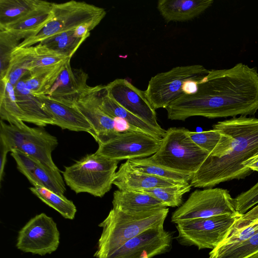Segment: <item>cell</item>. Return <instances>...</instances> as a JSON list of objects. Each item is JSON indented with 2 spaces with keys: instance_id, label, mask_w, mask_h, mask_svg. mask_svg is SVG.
<instances>
[{
  "instance_id": "1",
  "label": "cell",
  "mask_w": 258,
  "mask_h": 258,
  "mask_svg": "<svg viewBox=\"0 0 258 258\" xmlns=\"http://www.w3.org/2000/svg\"><path fill=\"white\" fill-rule=\"evenodd\" d=\"M166 109L172 120L253 115L258 110L257 70L239 62L230 68L209 70L195 93L181 96Z\"/></svg>"
},
{
  "instance_id": "2",
  "label": "cell",
  "mask_w": 258,
  "mask_h": 258,
  "mask_svg": "<svg viewBox=\"0 0 258 258\" xmlns=\"http://www.w3.org/2000/svg\"><path fill=\"white\" fill-rule=\"evenodd\" d=\"M213 129L226 131L233 138L229 150L219 158L209 156L190 181L191 186L212 188L222 182L244 179L253 171L244 164L258 155V118L239 116L220 121Z\"/></svg>"
},
{
  "instance_id": "3",
  "label": "cell",
  "mask_w": 258,
  "mask_h": 258,
  "mask_svg": "<svg viewBox=\"0 0 258 258\" xmlns=\"http://www.w3.org/2000/svg\"><path fill=\"white\" fill-rule=\"evenodd\" d=\"M168 213L167 207L136 213L112 208L98 225L102 228V231L94 256L106 258L144 231L164 226Z\"/></svg>"
},
{
  "instance_id": "4",
  "label": "cell",
  "mask_w": 258,
  "mask_h": 258,
  "mask_svg": "<svg viewBox=\"0 0 258 258\" xmlns=\"http://www.w3.org/2000/svg\"><path fill=\"white\" fill-rule=\"evenodd\" d=\"M119 162L94 153L66 167L62 173L66 184L76 194L101 198L111 188Z\"/></svg>"
},
{
  "instance_id": "5",
  "label": "cell",
  "mask_w": 258,
  "mask_h": 258,
  "mask_svg": "<svg viewBox=\"0 0 258 258\" xmlns=\"http://www.w3.org/2000/svg\"><path fill=\"white\" fill-rule=\"evenodd\" d=\"M183 127H170L159 149L150 156L156 164L178 172L194 174L209 154L195 143Z\"/></svg>"
},
{
  "instance_id": "6",
  "label": "cell",
  "mask_w": 258,
  "mask_h": 258,
  "mask_svg": "<svg viewBox=\"0 0 258 258\" xmlns=\"http://www.w3.org/2000/svg\"><path fill=\"white\" fill-rule=\"evenodd\" d=\"M53 12L52 19L38 34L23 40L17 47L33 46L56 34L74 31L84 23L92 22L100 23L106 15L105 10L102 8L76 1L54 3Z\"/></svg>"
},
{
  "instance_id": "7",
  "label": "cell",
  "mask_w": 258,
  "mask_h": 258,
  "mask_svg": "<svg viewBox=\"0 0 258 258\" xmlns=\"http://www.w3.org/2000/svg\"><path fill=\"white\" fill-rule=\"evenodd\" d=\"M222 215H241L236 210L235 199L221 188L197 189L172 214L174 223Z\"/></svg>"
},
{
  "instance_id": "8",
  "label": "cell",
  "mask_w": 258,
  "mask_h": 258,
  "mask_svg": "<svg viewBox=\"0 0 258 258\" xmlns=\"http://www.w3.org/2000/svg\"><path fill=\"white\" fill-rule=\"evenodd\" d=\"M242 215H222L176 224V239L183 246L213 249L226 237Z\"/></svg>"
},
{
  "instance_id": "9",
  "label": "cell",
  "mask_w": 258,
  "mask_h": 258,
  "mask_svg": "<svg viewBox=\"0 0 258 258\" xmlns=\"http://www.w3.org/2000/svg\"><path fill=\"white\" fill-rule=\"evenodd\" d=\"M209 70L201 64L178 66L152 77L145 90L146 96L156 110L165 108L184 95L185 85L189 81L206 76Z\"/></svg>"
},
{
  "instance_id": "10",
  "label": "cell",
  "mask_w": 258,
  "mask_h": 258,
  "mask_svg": "<svg viewBox=\"0 0 258 258\" xmlns=\"http://www.w3.org/2000/svg\"><path fill=\"white\" fill-rule=\"evenodd\" d=\"M162 139L142 132L129 130L99 144L95 153L119 161L148 157L157 152Z\"/></svg>"
},
{
  "instance_id": "11",
  "label": "cell",
  "mask_w": 258,
  "mask_h": 258,
  "mask_svg": "<svg viewBox=\"0 0 258 258\" xmlns=\"http://www.w3.org/2000/svg\"><path fill=\"white\" fill-rule=\"evenodd\" d=\"M59 244L56 223L42 213L31 218L19 231L16 247L24 252L44 255L55 251Z\"/></svg>"
},
{
  "instance_id": "12",
  "label": "cell",
  "mask_w": 258,
  "mask_h": 258,
  "mask_svg": "<svg viewBox=\"0 0 258 258\" xmlns=\"http://www.w3.org/2000/svg\"><path fill=\"white\" fill-rule=\"evenodd\" d=\"M173 234L164 226L147 229L106 258H153L171 250Z\"/></svg>"
},
{
  "instance_id": "13",
  "label": "cell",
  "mask_w": 258,
  "mask_h": 258,
  "mask_svg": "<svg viewBox=\"0 0 258 258\" xmlns=\"http://www.w3.org/2000/svg\"><path fill=\"white\" fill-rule=\"evenodd\" d=\"M106 86L109 95L121 106L155 128L164 130L158 123L156 112L145 91L124 79H115Z\"/></svg>"
},
{
  "instance_id": "14",
  "label": "cell",
  "mask_w": 258,
  "mask_h": 258,
  "mask_svg": "<svg viewBox=\"0 0 258 258\" xmlns=\"http://www.w3.org/2000/svg\"><path fill=\"white\" fill-rule=\"evenodd\" d=\"M68 59L70 58L50 50L40 43L29 47H17L11 54L7 72L26 75Z\"/></svg>"
},
{
  "instance_id": "15",
  "label": "cell",
  "mask_w": 258,
  "mask_h": 258,
  "mask_svg": "<svg viewBox=\"0 0 258 258\" xmlns=\"http://www.w3.org/2000/svg\"><path fill=\"white\" fill-rule=\"evenodd\" d=\"M87 119L94 133L95 140L99 144L104 143L123 131L118 127V119L113 118L104 112L98 106L89 87L74 105Z\"/></svg>"
},
{
  "instance_id": "16",
  "label": "cell",
  "mask_w": 258,
  "mask_h": 258,
  "mask_svg": "<svg viewBox=\"0 0 258 258\" xmlns=\"http://www.w3.org/2000/svg\"><path fill=\"white\" fill-rule=\"evenodd\" d=\"M70 60L66 62L47 96L60 103L74 106L90 86L87 84V74L81 69L72 68Z\"/></svg>"
},
{
  "instance_id": "17",
  "label": "cell",
  "mask_w": 258,
  "mask_h": 258,
  "mask_svg": "<svg viewBox=\"0 0 258 258\" xmlns=\"http://www.w3.org/2000/svg\"><path fill=\"white\" fill-rule=\"evenodd\" d=\"M92 90L99 108L110 117L123 121L133 130L160 139L164 137L166 130L155 128L123 108L109 95L106 85L92 87Z\"/></svg>"
},
{
  "instance_id": "18",
  "label": "cell",
  "mask_w": 258,
  "mask_h": 258,
  "mask_svg": "<svg viewBox=\"0 0 258 258\" xmlns=\"http://www.w3.org/2000/svg\"><path fill=\"white\" fill-rule=\"evenodd\" d=\"M56 125L63 130L85 132L94 138V130L87 119L75 106L57 101L47 95L37 96Z\"/></svg>"
},
{
  "instance_id": "19",
  "label": "cell",
  "mask_w": 258,
  "mask_h": 258,
  "mask_svg": "<svg viewBox=\"0 0 258 258\" xmlns=\"http://www.w3.org/2000/svg\"><path fill=\"white\" fill-rule=\"evenodd\" d=\"M186 182L158 177L136 170L126 160L116 172L112 184L121 190L141 191L158 187L175 185Z\"/></svg>"
},
{
  "instance_id": "20",
  "label": "cell",
  "mask_w": 258,
  "mask_h": 258,
  "mask_svg": "<svg viewBox=\"0 0 258 258\" xmlns=\"http://www.w3.org/2000/svg\"><path fill=\"white\" fill-rule=\"evenodd\" d=\"M57 138L44 129L29 127L20 150L39 163L53 169H58L52 158V152L57 147Z\"/></svg>"
},
{
  "instance_id": "21",
  "label": "cell",
  "mask_w": 258,
  "mask_h": 258,
  "mask_svg": "<svg viewBox=\"0 0 258 258\" xmlns=\"http://www.w3.org/2000/svg\"><path fill=\"white\" fill-rule=\"evenodd\" d=\"M213 3V0H159L157 9L167 22H184L202 14Z\"/></svg>"
},
{
  "instance_id": "22",
  "label": "cell",
  "mask_w": 258,
  "mask_h": 258,
  "mask_svg": "<svg viewBox=\"0 0 258 258\" xmlns=\"http://www.w3.org/2000/svg\"><path fill=\"white\" fill-rule=\"evenodd\" d=\"M18 104L22 112L23 121L39 126L53 125V120L37 96L27 88L24 78L15 86Z\"/></svg>"
},
{
  "instance_id": "23",
  "label": "cell",
  "mask_w": 258,
  "mask_h": 258,
  "mask_svg": "<svg viewBox=\"0 0 258 258\" xmlns=\"http://www.w3.org/2000/svg\"><path fill=\"white\" fill-rule=\"evenodd\" d=\"M54 3H43L22 20L0 31H6L19 40L25 39L38 34L53 17Z\"/></svg>"
},
{
  "instance_id": "24",
  "label": "cell",
  "mask_w": 258,
  "mask_h": 258,
  "mask_svg": "<svg viewBox=\"0 0 258 258\" xmlns=\"http://www.w3.org/2000/svg\"><path fill=\"white\" fill-rule=\"evenodd\" d=\"M113 209L125 213H136L166 207L160 201L141 191H114Z\"/></svg>"
},
{
  "instance_id": "25",
  "label": "cell",
  "mask_w": 258,
  "mask_h": 258,
  "mask_svg": "<svg viewBox=\"0 0 258 258\" xmlns=\"http://www.w3.org/2000/svg\"><path fill=\"white\" fill-rule=\"evenodd\" d=\"M187 134L192 141L207 152L209 156L219 158L230 149L233 138L226 131L212 129L201 132L187 130Z\"/></svg>"
},
{
  "instance_id": "26",
  "label": "cell",
  "mask_w": 258,
  "mask_h": 258,
  "mask_svg": "<svg viewBox=\"0 0 258 258\" xmlns=\"http://www.w3.org/2000/svg\"><path fill=\"white\" fill-rule=\"evenodd\" d=\"M42 0H0V30L22 20L42 5Z\"/></svg>"
},
{
  "instance_id": "27",
  "label": "cell",
  "mask_w": 258,
  "mask_h": 258,
  "mask_svg": "<svg viewBox=\"0 0 258 258\" xmlns=\"http://www.w3.org/2000/svg\"><path fill=\"white\" fill-rule=\"evenodd\" d=\"M68 59L25 76L24 80L27 88L36 96L47 95Z\"/></svg>"
},
{
  "instance_id": "28",
  "label": "cell",
  "mask_w": 258,
  "mask_h": 258,
  "mask_svg": "<svg viewBox=\"0 0 258 258\" xmlns=\"http://www.w3.org/2000/svg\"><path fill=\"white\" fill-rule=\"evenodd\" d=\"M0 84L1 120L12 124H23V114L17 103L15 87L4 79H1Z\"/></svg>"
},
{
  "instance_id": "29",
  "label": "cell",
  "mask_w": 258,
  "mask_h": 258,
  "mask_svg": "<svg viewBox=\"0 0 258 258\" xmlns=\"http://www.w3.org/2000/svg\"><path fill=\"white\" fill-rule=\"evenodd\" d=\"M128 161L133 168L136 170L162 178L180 182H189L193 175L173 171L158 165L153 161L150 156Z\"/></svg>"
},
{
  "instance_id": "30",
  "label": "cell",
  "mask_w": 258,
  "mask_h": 258,
  "mask_svg": "<svg viewBox=\"0 0 258 258\" xmlns=\"http://www.w3.org/2000/svg\"><path fill=\"white\" fill-rule=\"evenodd\" d=\"M31 191L48 206L58 212L63 218L73 220L77 212L74 203L64 196L55 193L45 187L33 186Z\"/></svg>"
},
{
  "instance_id": "31",
  "label": "cell",
  "mask_w": 258,
  "mask_h": 258,
  "mask_svg": "<svg viewBox=\"0 0 258 258\" xmlns=\"http://www.w3.org/2000/svg\"><path fill=\"white\" fill-rule=\"evenodd\" d=\"M85 39L74 35V31L66 32L50 37L40 42L50 50L71 58Z\"/></svg>"
},
{
  "instance_id": "32",
  "label": "cell",
  "mask_w": 258,
  "mask_h": 258,
  "mask_svg": "<svg viewBox=\"0 0 258 258\" xmlns=\"http://www.w3.org/2000/svg\"><path fill=\"white\" fill-rule=\"evenodd\" d=\"M258 252V231L236 245L217 246L209 252V258H248Z\"/></svg>"
},
{
  "instance_id": "33",
  "label": "cell",
  "mask_w": 258,
  "mask_h": 258,
  "mask_svg": "<svg viewBox=\"0 0 258 258\" xmlns=\"http://www.w3.org/2000/svg\"><path fill=\"white\" fill-rule=\"evenodd\" d=\"M191 186L189 182L169 186L158 187L141 190L160 201L166 207H180L183 203V196L189 192Z\"/></svg>"
},
{
  "instance_id": "34",
  "label": "cell",
  "mask_w": 258,
  "mask_h": 258,
  "mask_svg": "<svg viewBox=\"0 0 258 258\" xmlns=\"http://www.w3.org/2000/svg\"><path fill=\"white\" fill-rule=\"evenodd\" d=\"M34 174L40 186L64 196L66 191L65 181L59 169H53L38 163Z\"/></svg>"
},
{
  "instance_id": "35",
  "label": "cell",
  "mask_w": 258,
  "mask_h": 258,
  "mask_svg": "<svg viewBox=\"0 0 258 258\" xmlns=\"http://www.w3.org/2000/svg\"><path fill=\"white\" fill-rule=\"evenodd\" d=\"M29 126L25 123L22 125L7 124L1 120L0 142L3 143L10 152L20 150L25 140Z\"/></svg>"
},
{
  "instance_id": "36",
  "label": "cell",
  "mask_w": 258,
  "mask_h": 258,
  "mask_svg": "<svg viewBox=\"0 0 258 258\" xmlns=\"http://www.w3.org/2000/svg\"><path fill=\"white\" fill-rule=\"evenodd\" d=\"M20 40L6 31H0V74L3 78L7 72L13 51L19 44Z\"/></svg>"
},
{
  "instance_id": "37",
  "label": "cell",
  "mask_w": 258,
  "mask_h": 258,
  "mask_svg": "<svg viewBox=\"0 0 258 258\" xmlns=\"http://www.w3.org/2000/svg\"><path fill=\"white\" fill-rule=\"evenodd\" d=\"M11 154L16 162L19 171L26 176L33 186H40L34 174L39 162L18 149L13 150Z\"/></svg>"
},
{
  "instance_id": "38",
  "label": "cell",
  "mask_w": 258,
  "mask_h": 258,
  "mask_svg": "<svg viewBox=\"0 0 258 258\" xmlns=\"http://www.w3.org/2000/svg\"><path fill=\"white\" fill-rule=\"evenodd\" d=\"M257 231L258 218L243 228L231 229L225 239L217 246L226 247L236 245L248 239Z\"/></svg>"
},
{
  "instance_id": "39",
  "label": "cell",
  "mask_w": 258,
  "mask_h": 258,
  "mask_svg": "<svg viewBox=\"0 0 258 258\" xmlns=\"http://www.w3.org/2000/svg\"><path fill=\"white\" fill-rule=\"evenodd\" d=\"M235 199L237 212L242 215L258 205V181L248 190Z\"/></svg>"
},
{
  "instance_id": "40",
  "label": "cell",
  "mask_w": 258,
  "mask_h": 258,
  "mask_svg": "<svg viewBox=\"0 0 258 258\" xmlns=\"http://www.w3.org/2000/svg\"><path fill=\"white\" fill-rule=\"evenodd\" d=\"M257 218H258V205L242 215L238 219L231 229H236L243 228Z\"/></svg>"
},
{
  "instance_id": "41",
  "label": "cell",
  "mask_w": 258,
  "mask_h": 258,
  "mask_svg": "<svg viewBox=\"0 0 258 258\" xmlns=\"http://www.w3.org/2000/svg\"><path fill=\"white\" fill-rule=\"evenodd\" d=\"M0 180H3L4 169L7 160V155L10 152L8 148L2 142H0Z\"/></svg>"
},
{
  "instance_id": "42",
  "label": "cell",
  "mask_w": 258,
  "mask_h": 258,
  "mask_svg": "<svg viewBox=\"0 0 258 258\" xmlns=\"http://www.w3.org/2000/svg\"><path fill=\"white\" fill-rule=\"evenodd\" d=\"M244 165L252 171L258 172V155L246 161Z\"/></svg>"
},
{
  "instance_id": "43",
  "label": "cell",
  "mask_w": 258,
  "mask_h": 258,
  "mask_svg": "<svg viewBox=\"0 0 258 258\" xmlns=\"http://www.w3.org/2000/svg\"><path fill=\"white\" fill-rule=\"evenodd\" d=\"M248 258H258V252L255 253L254 254L251 255Z\"/></svg>"
}]
</instances>
